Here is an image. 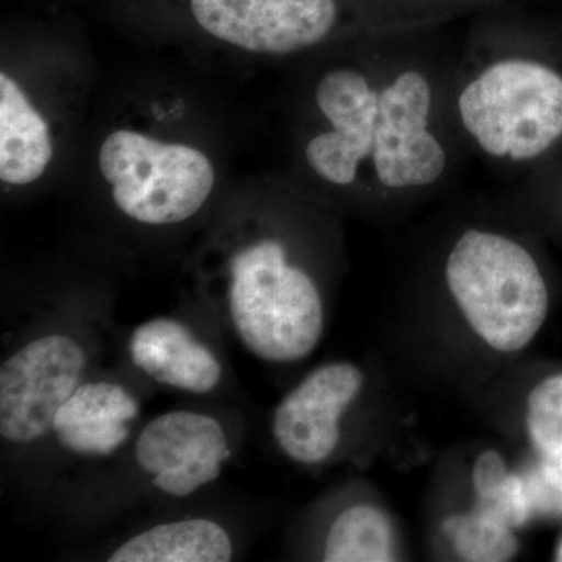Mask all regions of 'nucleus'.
Here are the masks:
<instances>
[{"label":"nucleus","mask_w":562,"mask_h":562,"mask_svg":"<svg viewBox=\"0 0 562 562\" xmlns=\"http://www.w3.org/2000/svg\"><path fill=\"white\" fill-rule=\"evenodd\" d=\"M362 373L350 362H333L310 373L273 414V438L301 464H319L341 441V416L360 394Z\"/></svg>","instance_id":"9"},{"label":"nucleus","mask_w":562,"mask_h":562,"mask_svg":"<svg viewBox=\"0 0 562 562\" xmlns=\"http://www.w3.org/2000/svg\"><path fill=\"white\" fill-rule=\"evenodd\" d=\"M139 403L120 383L81 382L55 416L52 431L79 457H110L127 442Z\"/></svg>","instance_id":"10"},{"label":"nucleus","mask_w":562,"mask_h":562,"mask_svg":"<svg viewBox=\"0 0 562 562\" xmlns=\"http://www.w3.org/2000/svg\"><path fill=\"white\" fill-rule=\"evenodd\" d=\"M133 364L155 382L190 394H210L220 386L221 362L190 328L173 319H154L133 331Z\"/></svg>","instance_id":"11"},{"label":"nucleus","mask_w":562,"mask_h":562,"mask_svg":"<svg viewBox=\"0 0 562 562\" xmlns=\"http://www.w3.org/2000/svg\"><path fill=\"white\" fill-rule=\"evenodd\" d=\"M232 457L227 435L209 414L171 412L155 417L139 432L135 460L154 486L171 497H188L220 479Z\"/></svg>","instance_id":"8"},{"label":"nucleus","mask_w":562,"mask_h":562,"mask_svg":"<svg viewBox=\"0 0 562 562\" xmlns=\"http://www.w3.org/2000/svg\"><path fill=\"white\" fill-rule=\"evenodd\" d=\"M87 351L79 339L50 333L24 344L0 368V436L32 446L54 427L58 409L83 382Z\"/></svg>","instance_id":"6"},{"label":"nucleus","mask_w":562,"mask_h":562,"mask_svg":"<svg viewBox=\"0 0 562 562\" xmlns=\"http://www.w3.org/2000/svg\"><path fill=\"white\" fill-rule=\"evenodd\" d=\"M509 473L506 469L505 461L497 452H484L480 454L475 465H473V487H475L476 495L484 497L490 495L491 492L497 491L503 483L508 480Z\"/></svg>","instance_id":"17"},{"label":"nucleus","mask_w":562,"mask_h":562,"mask_svg":"<svg viewBox=\"0 0 562 562\" xmlns=\"http://www.w3.org/2000/svg\"><path fill=\"white\" fill-rule=\"evenodd\" d=\"M54 157L49 125L7 72L0 74V179L24 187L46 172Z\"/></svg>","instance_id":"12"},{"label":"nucleus","mask_w":562,"mask_h":562,"mask_svg":"<svg viewBox=\"0 0 562 562\" xmlns=\"http://www.w3.org/2000/svg\"><path fill=\"white\" fill-rule=\"evenodd\" d=\"M502 50L465 74L454 109L476 149L524 165L562 138V74L530 55Z\"/></svg>","instance_id":"2"},{"label":"nucleus","mask_w":562,"mask_h":562,"mask_svg":"<svg viewBox=\"0 0 562 562\" xmlns=\"http://www.w3.org/2000/svg\"><path fill=\"white\" fill-rule=\"evenodd\" d=\"M528 432L542 458V476L562 492V375L543 380L528 397Z\"/></svg>","instance_id":"15"},{"label":"nucleus","mask_w":562,"mask_h":562,"mask_svg":"<svg viewBox=\"0 0 562 562\" xmlns=\"http://www.w3.org/2000/svg\"><path fill=\"white\" fill-rule=\"evenodd\" d=\"M228 313L244 346L272 362L308 357L321 341L324 306L316 283L288 265L277 239H261L231 261Z\"/></svg>","instance_id":"4"},{"label":"nucleus","mask_w":562,"mask_h":562,"mask_svg":"<svg viewBox=\"0 0 562 562\" xmlns=\"http://www.w3.org/2000/svg\"><path fill=\"white\" fill-rule=\"evenodd\" d=\"M394 560V531L391 520L382 509L371 505H357L336 517L325 541L324 561Z\"/></svg>","instance_id":"14"},{"label":"nucleus","mask_w":562,"mask_h":562,"mask_svg":"<svg viewBox=\"0 0 562 562\" xmlns=\"http://www.w3.org/2000/svg\"><path fill=\"white\" fill-rule=\"evenodd\" d=\"M231 535L214 520H176L140 531L110 554V562H227Z\"/></svg>","instance_id":"13"},{"label":"nucleus","mask_w":562,"mask_h":562,"mask_svg":"<svg viewBox=\"0 0 562 562\" xmlns=\"http://www.w3.org/2000/svg\"><path fill=\"white\" fill-rule=\"evenodd\" d=\"M557 560L562 561V541L560 543V547H558Z\"/></svg>","instance_id":"19"},{"label":"nucleus","mask_w":562,"mask_h":562,"mask_svg":"<svg viewBox=\"0 0 562 562\" xmlns=\"http://www.w3.org/2000/svg\"><path fill=\"white\" fill-rule=\"evenodd\" d=\"M457 552L465 561H508L517 552L512 527L476 509L447 522Z\"/></svg>","instance_id":"16"},{"label":"nucleus","mask_w":562,"mask_h":562,"mask_svg":"<svg viewBox=\"0 0 562 562\" xmlns=\"http://www.w3.org/2000/svg\"><path fill=\"white\" fill-rule=\"evenodd\" d=\"M344 0H190L203 32L238 49L290 55L319 46L338 31Z\"/></svg>","instance_id":"7"},{"label":"nucleus","mask_w":562,"mask_h":562,"mask_svg":"<svg viewBox=\"0 0 562 562\" xmlns=\"http://www.w3.org/2000/svg\"><path fill=\"white\" fill-rule=\"evenodd\" d=\"M98 162L117 209L155 227L191 220L216 183L213 162L202 150L127 128L106 136Z\"/></svg>","instance_id":"5"},{"label":"nucleus","mask_w":562,"mask_h":562,"mask_svg":"<svg viewBox=\"0 0 562 562\" xmlns=\"http://www.w3.org/2000/svg\"><path fill=\"white\" fill-rule=\"evenodd\" d=\"M314 101L328 128L308 140L305 158L327 183L347 188L366 177L384 191L425 190L447 172L438 88L422 66H338L317 81Z\"/></svg>","instance_id":"1"},{"label":"nucleus","mask_w":562,"mask_h":562,"mask_svg":"<svg viewBox=\"0 0 562 562\" xmlns=\"http://www.w3.org/2000/svg\"><path fill=\"white\" fill-rule=\"evenodd\" d=\"M447 286L473 331L492 349L522 350L549 313V290L522 244L501 233H462L446 262Z\"/></svg>","instance_id":"3"},{"label":"nucleus","mask_w":562,"mask_h":562,"mask_svg":"<svg viewBox=\"0 0 562 562\" xmlns=\"http://www.w3.org/2000/svg\"><path fill=\"white\" fill-rule=\"evenodd\" d=\"M414 2L427 3V5L442 7V9H460L461 5H475V3H490L495 0H414Z\"/></svg>","instance_id":"18"}]
</instances>
